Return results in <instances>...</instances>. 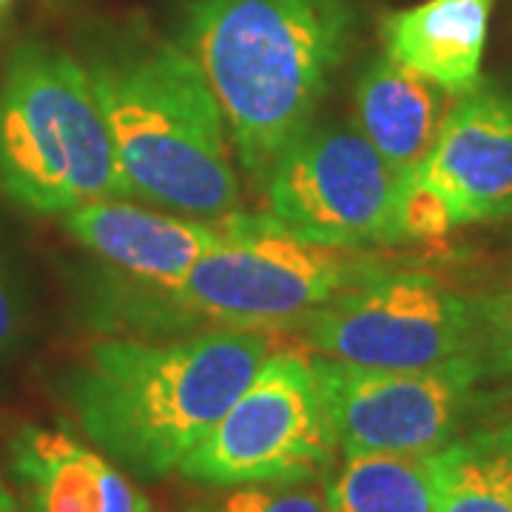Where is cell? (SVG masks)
<instances>
[{"label": "cell", "instance_id": "1", "mask_svg": "<svg viewBox=\"0 0 512 512\" xmlns=\"http://www.w3.org/2000/svg\"><path fill=\"white\" fill-rule=\"evenodd\" d=\"M271 353L268 330L111 336L69 370L63 402L120 470L163 478L180 470Z\"/></svg>", "mask_w": 512, "mask_h": 512}, {"label": "cell", "instance_id": "2", "mask_svg": "<svg viewBox=\"0 0 512 512\" xmlns=\"http://www.w3.org/2000/svg\"><path fill=\"white\" fill-rule=\"evenodd\" d=\"M353 20L348 0H188L180 46L217 97L256 188L316 123Z\"/></svg>", "mask_w": 512, "mask_h": 512}, {"label": "cell", "instance_id": "3", "mask_svg": "<svg viewBox=\"0 0 512 512\" xmlns=\"http://www.w3.org/2000/svg\"><path fill=\"white\" fill-rule=\"evenodd\" d=\"M86 69L131 197L197 220L237 214L228 126L180 43H126L97 52Z\"/></svg>", "mask_w": 512, "mask_h": 512}, {"label": "cell", "instance_id": "4", "mask_svg": "<svg viewBox=\"0 0 512 512\" xmlns=\"http://www.w3.org/2000/svg\"><path fill=\"white\" fill-rule=\"evenodd\" d=\"M228 237L202 254L174 285L126 279L111 296L120 322L154 325L148 333L276 330L305 325L339 293L387 271L356 248L311 242L279 228L271 217L231 214Z\"/></svg>", "mask_w": 512, "mask_h": 512}, {"label": "cell", "instance_id": "5", "mask_svg": "<svg viewBox=\"0 0 512 512\" xmlns=\"http://www.w3.org/2000/svg\"><path fill=\"white\" fill-rule=\"evenodd\" d=\"M0 191L43 217L131 197L86 63L40 40L0 83Z\"/></svg>", "mask_w": 512, "mask_h": 512}, {"label": "cell", "instance_id": "6", "mask_svg": "<svg viewBox=\"0 0 512 512\" xmlns=\"http://www.w3.org/2000/svg\"><path fill=\"white\" fill-rule=\"evenodd\" d=\"M407 180L348 123H313L268 171L271 220L296 237L370 251L407 242Z\"/></svg>", "mask_w": 512, "mask_h": 512}, {"label": "cell", "instance_id": "7", "mask_svg": "<svg viewBox=\"0 0 512 512\" xmlns=\"http://www.w3.org/2000/svg\"><path fill=\"white\" fill-rule=\"evenodd\" d=\"M339 444L313 356L271 353L180 473L208 487L296 484L328 473Z\"/></svg>", "mask_w": 512, "mask_h": 512}, {"label": "cell", "instance_id": "8", "mask_svg": "<svg viewBox=\"0 0 512 512\" xmlns=\"http://www.w3.org/2000/svg\"><path fill=\"white\" fill-rule=\"evenodd\" d=\"M311 348L345 365L430 370L478 353L476 302L421 271L387 268L302 325Z\"/></svg>", "mask_w": 512, "mask_h": 512}, {"label": "cell", "instance_id": "9", "mask_svg": "<svg viewBox=\"0 0 512 512\" xmlns=\"http://www.w3.org/2000/svg\"><path fill=\"white\" fill-rule=\"evenodd\" d=\"M339 453L427 456L456 439L487 367L464 356L430 370H373L313 356Z\"/></svg>", "mask_w": 512, "mask_h": 512}, {"label": "cell", "instance_id": "10", "mask_svg": "<svg viewBox=\"0 0 512 512\" xmlns=\"http://www.w3.org/2000/svg\"><path fill=\"white\" fill-rule=\"evenodd\" d=\"M512 217V92L478 83L444 117L436 143L407 180V237H439L470 222Z\"/></svg>", "mask_w": 512, "mask_h": 512}, {"label": "cell", "instance_id": "11", "mask_svg": "<svg viewBox=\"0 0 512 512\" xmlns=\"http://www.w3.org/2000/svg\"><path fill=\"white\" fill-rule=\"evenodd\" d=\"M69 234L123 279L174 285L185 271L228 237V222L160 214L128 200L89 202L63 217Z\"/></svg>", "mask_w": 512, "mask_h": 512}, {"label": "cell", "instance_id": "12", "mask_svg": "<svg viewBox=\"0 0 512 512\" xmlns=\"http://www.w3.org/2000/svg\"><path fill=\"white\" fill-rule=\"evenodd\" d=\"M12 473L26 512H151L111 458L63 430L23 427L12 439Z\"/></svg>", "mask_w": 512, "mask_h": 512}, {"label": "cell", "instance_id": "13", "mask_svg": "<svg viewBox=\"0 0 512 512\" xmlns=\"http://www.w3.org/2000/svg\"><path fill=\"white\" fill-rule=\"evenodd\" d=\"M493 0H424L382 23L384 55L453 97L481 83Z\"/></svg>", "mask_w": 512, "mask_h": 512}, {"label": "cell", "instance_id": "14", "mask_svg": "<svg viewBox=\"0 0 512 512\" xmlns=\"http://www.w3.org/2000/svg\"><path fill=\"white\" fill-rule=\"evenodd\" d=\"M453 94L384 55L356 86V128L393 171L410 177L439 137Z\"/></svg>", "mask_w": 512, "mask_h": 512}, {"label": "cell", "instance_id": "15", "mask_svg": "<svg viewBox=\"0 0 512 512\" xmlns=\"http://www.w3.org/2000/svg\"><path fill=\"white\" fill-rule=\"evenodd\" d=\"M322 495L330 512H436L433 453H342Z\"/></svg>", "mask_w": 512, "mask_h": 512}, {"label": "cell", "instance_id": "16", "mask_svg": "<svg viewBox=\"0 0 512 512\" xmlns=\"http://www.w3.org/2000/svg\"><path fill=\"white\" fill-rule=\"evenodd\" d=\"M436 512H512V427L478 430L433 453Z\"/></svg>", "mask_w": 512, "mask_h": 512}, {"label": "cell", "instance_id": "17", "mask_svg": "<svg viewBox=\"0 0 512 512\" xmlns=\"http://www.w3.org/2000/svg\"><path fill=\"white\" fill-rule=\"evenodd\" d=\"M296 484H245L197 512H330L325 495Z\"/></svg>", "mask_w": 512, "mask_h": 512}, {"label": "cell", "instance_id": "18", "mask_svg": "<svg viewBox=\"0 0 512 512\" xmlns=\"http://www.w3.org/2000/svg\"><path fill=\"white\" fill-rule=\"evenodd\" d=\"M478 353L487 373H512V282L476 302Z\"/></svg>", "mask_w": 512, "mask_h": 512}, {"label": "cell", "instance_id": "19", "mask_svg": "<svg viewBox=\"0 0 512 512\" xmlns=\"http://www.w3.org/2000/svg\"><path fill=\"white\" fill-rule=\"evenodd\" d=\"M29 330V308L18 279L0 262V359L15 353Z\"/></svg>", "mask_w": 512, "mask_h": 512}, {"label": "cell", "instance_id": "20", "mask_svg": "<svg viewBox=\"0 0 512 512\" xmlns=\"http://www.w3.org/2000/svg\"><path fill=\"white\" fill-rule=\"evenodd\" d=\"M0 512H18V501L9 493V487L3 484V478H0Z\"/></svg>", "mask_w": 512, "mask_h": 512}, {"label": "cell", "instance_id": "21", "mask_svg": "<svg viewBox=\"0 0 512 512\" xmlns=\"http://www.w3.org/2000/svg\"><path fill=\"white\" fill-rule=\"evenodd\" d=\"M6 3H9V0H0V9H3V6H6Z\"/></svg>", "mask_w": 512, "mask_h": 512}]
</instances>
